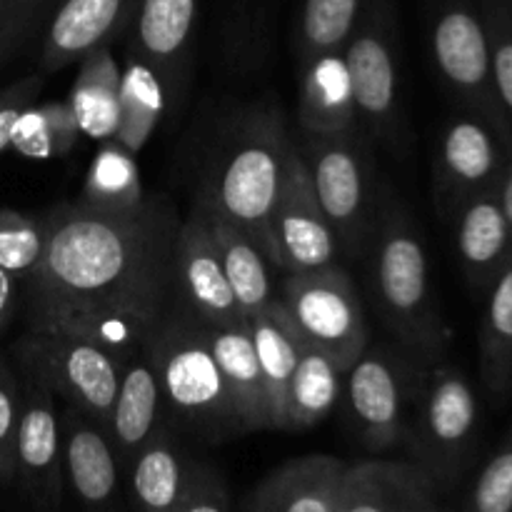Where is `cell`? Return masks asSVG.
I'll return each mask as SVG.
<instances>
[{
    "instance_id": "cell-16",
    "label": "cell",
    "mask_w": 512,
    "mask_h": 512,
    "mask_svg": "<svg viewBox=\"0 0 512 512\" xmlns=\"http://www.w3.org/2000/svg\"><path fill=\"white\" fill-rule=\"evenodd\" d=\"M58 410L65 495L80 508H113L123 493V463L108 428L70 403Z\"/></svg>"
},
{
    "instance_id": "cell-38",
    "label": "cell",
    "mask_w": 512,
    "mask_h": 512,
    "mask_svg": "<svg viewBox=\"0 0 512 512\" xmlns=\"http://www.w3.org/2000/svg\"><path fill=\"white\" fill-rule=\"evenodd\" d=\"M20 405H23V383L0 353V485H13L15 480V438H18Z\"/></svg>"
},
{
    "instance_id": "cell-7",
    "label": "cell",
    "mask_w": 512,
    "mask_h": 512,
    "mask_svg": "<svg viewBox=\"0 0 512 512\" xmlns=\"http://www.w3.org/2000/svg\"><path fill=\"white\" fill-rule=\"evenodd\" d=\"M430 365L408 350L375 345L345 370L343 403L350 430L370 453L405 448L410 415Z\"/></svg>"
},
{
    "instance_id": "cell-24",
    "label": "cell",
    "mask_w": 512,
    "mask_h": 512,
    "mask_svg": "<svg viewBox=\"0 0 512 512\" xmlns=\"http://www.w3.org/2000/svg\"><path fill=\"white\" fill-rule=\"evenodd\" d=\"M205 335L243 435L268 430L263 375L248 318L225 325H205Z\"/></svg>"
},
{
    "instance_id": "cell-42",
    "label": "cell",
    "mask_w": 512,
    "mask_h": 512,
    "mask_svg": "<svg viewBox=\"0 0 512 512\" xmlns=\"http://www.w3.org/2000/svg\"><path fill=\"white\" fill-rule=\"evenodd\" d=\"M40 28V23L28 18H20V15L0 13V65L10 58V55L18 53L30 38H33L35 30Z\"/></svg>"
},
{
    "instance_id": "cell-10",
    "label": "cell",
    "mask_w": 512,
    "mask_h": 512,
    "mask_svg": "<svg viewBox=\"0 0 512 512\" xmlns=\"http://www.w3.org/2000/svg\"><path fill=\"white\" fill-rule=\"evenodd\" d=\"M13 355L18 370L40 378L55 398L108 428L123 370V360L113 350L78 335L28 330L15 343Z\"/></svg>"
},
{
    "instance_id": "cell-18",
    "label": "cell",
    "mask_w": 512,
    "mask_h": 512,
    "mask_svg": "<svg viewBox=\"0 0 512 512\" xmlns=\"http://www.w3.org/2000/svg\"><path fill=\"white\" fill-rule=\"evenodd\" d=\"M198 0H140L135 13V50L158 70L168 108L183 103L193 73Z\"/></svg>"
},
{
    "instance_id": "cell-34",
    "label": "cell",
    "mask_w": 512,
    "mask_h": 512,
    "mask_svg": "<svg viewBox=\"0 0 512 512\" xmlns=\"http://www.w3.org/2000/svg\"><path fill=\"white\" fill-rule=\"evenodd\" d=\"M363 0H303L295 20V58L308 63L315 55L343 48Z\"/></svg>"
},
{
    "instance_id": "cell-1",
    "label": "cell",
    "mask_w": 512,
    "mask_h": 512,
    "mask_svg": "<svg viewBox=\"0 0 512 512\" xmlns=\"http://www.w3.org/2000/svg\"><path fill=\"white\" fill-rule=\"evenodd\" d=\"M43 218L45 253L20 280L28 330L88 338L125 363L178 303L173 260L183 218L163 195L125 213L73 200Z\"/></svg>"
},
{
    "instance_id": "cell-37",
    "label": "cell",
    "mask_w": 512,
    "mask_h": 512,
    "mask_svg": "<svg viewBox=\"0 0 512 512\" xmlns=\"http://www.w3.org/2000/svg\"><path fill=\"white\" fill-rule=\"evenodd\" d=\"M463 508L473 512H512V423L493 458L470 485Z\"/></svg>"
},
{
    "instance_id": "cell-25",
    "label": "cell",
    "mask_w": 512,
    "mask_h": 512,
    "mask_svg": "<svg viewBox=\"0 0 512 512\" xmlns=\"http://www.w3.org/2000/svg\"><path fill=\"white\" fill-rule=\"evenodd\" d=\"M345 370L343 360L305 343L285 390L278 433H305L323 423L343 398Z\"/></svg>"
},
{
    "instance_id": "cell-31",
    "label": "cell",
    "mask_w": 512,
    "mask_h": 512,
    "mask_svg": "<svg viewBox=\"0 0 512 512\" xmlns=\"http://www.w3.org/2000/svg\"><path fill=\"white\" fill-rule=\"evenodd\" d=\"M78 75L70 85L68 103L78 118L80 133L93 140H108L118 128L120 65L110 45H100L78 60Z\"/></svg>"
},
{
    "instance_id": "cell-17",
    "label": "cell",
    "mask_w": 512,
    "mask_h": 512,
    "mask_svg": "<svg viewBox=\"0 0 512 512\" xmlns=\"http://www.w3.org/2000/svg\"><path fill=\"white\" fill-rule=\"evenodd\" d=\"M443 493L413 458H365L345 465L340 512H438Z\"/></svg>"
},
{
    "instance_id": "cell-36",
    "label": "cell",
    "mask_w": 512,
    "mask_h": 512,
    "mask_svg": "<svg viewBox=\"0 0 512 512\" xmlns=\"http://www.w3.org/2000/svg\"><path fill=\"white\" fill-rule=\"evenodd\" d=\"M480 5L488 25L493 88L512 130V0H480Z\"/></svg>"
},
{
    "instance_id": "cell-4",
    "label": "cell",
    "mask_w": 512,
    "mask_h": 512,
    "mask_svg": "<svg viewBox=\"0 0 512 512\" xmlns=\"http://www.w3.org/2000/svg\"><path fill=\"white\" fill-rule=\"evenodd\" d=\"M163 390L165 413L208 443L243 435L210 350L205 325L180 308L170 310L145 345Z\"/></svg>"
},
{
    "instance_id": "cell-44",
    "label": "cell",
    "mask_w": 512,
    "mask_h": 512,
    "mask_svg": "<svg viewBox=\"0 0 512 512\" xmlns=\"http://www.w3.org/2000/svg\"><path fill=\"white\" fill-rule=\"evenodd\" d=\"M58 0H0V13L20 15V18L35 20V23H43L45 13L50 8H55Z\"/></svg>"
},
{
    "instance_id": "cell-13",
    "label": "cell",
    "mask_w": 512,
    "mask_h": 512,
    "mask_svg": "<svg viewBox=\"0 0 512 512\" xmlns=\"http://www.w3.org/2000/svg\"><path fill=\"white\" fill-rule=\"evenodd\" d=\"M510 155L483 118L468 110L455 113L440 133L433 165V200L440 218L450 223L470 198L498 185Z\"/></svg>"
},
{
    "instance_id": "cell-12",
    "label": "cell",
    "mask_w": 512,
    "mask_h": 512,
    "mask_svg": "<svg viewBox=\"0 0 512 512\" xmlns=\"http://www.w3.org/2000/svg\"><path fill=\"white\" fill-rule=\"evenodd\" d=\"M270 243L273 265L283 273H308L340 263L343 258L338 235L320 208L295 140L285 160L283 183L270 215Z\"/></svg>"
},
{
    "instance_id": "cell-35",
    "label": "cell",
    "mask_w": 512,
    "mask_h": 512,
    "mask_svg": "<svg viewBox=\"0 0 512 512\" xmlns=\"http://www.w3.org/2000/svg\"><path fill=\"white\" fill-rule=\"evenodd\" d=\"M48 243L43 215H23L18 210L0 208V270L28 278L38 268Z\"/></svg>"
},
{
    "instance_id": "cell-8",
    "label": "cell",
    "mask_w": 512,
    "mask_h": 512,
    "mask_svg": "<svg viewBox=\"0 0 512 512\" xmlns=\"http://www.w3.org/2000/svg\"><path fill=\"white\" fill-rule=\"evenodd\" d=\"M428 43L440 83L460 110L483 118L512 153V130L490 73V43L480 0H425Z\"/></svg>"
},
{
    "instance_id": "cell-41",
    "label": "cell",
    "mask_w": 512,
    "mask_h": 512,
    "mask_svg": "<svg viewBox=\"0 0 512 512\" xmlns=\"http://www.w3.org/2000/svg\"><path fill=\"white\" fill-rule=\"evenodd\" d=\"M270 8H273V0H238V8L233 13V25L228 30V43L233 55L238 53L240 43L248 45V50L253 48V43H258L260 18Z\"/></svg>"
},
{
    "instance_id": "cell-39",
    "label": "cell",
    "mask_w": 512,
    "mask_h": 512,
    "mask_svg": "<svg viewBox=\"0 0 512 512\" xmlns=\"http://www.w3.org/2000/svg\"><path fill=\"white\" fill-rule=\"evenodd\" d=\"M233 508L223 473L203 460H190L175 512H228Z\"/></svg>"
},
{
    "instance_id": "cell-20",
    "label": "cell",
    "mask_w": 512,
    "mask_h": 512,
    "mask_svg": "<svg viewBox=\"0 0 512 512\" xmlns=\"http://www.w3.org/2000/svg\"><path fill=\"white\" fill-rule=\"evenodd\" d=\"M345 465L328 453L285 460L245 493L240 508L248 512H340Z\"/></svg>"
},
{
    "instance_id": "cell-45",
    "label": "cell",
    "mask_w": 512,
    "mask_h": 512,
    "mask_svg": "<svg viewBox=\"0 0 512 512\" xmlns=\"http://www.w3.org/2000/svg\"><path fill=\"white\" fill-rule=\"evenodd\" d=\"M498 193H500V203H503V210H505V218H508L510 230H512V155L508 165H505L503 175H500Z\"/></svg>"
},
{
    "instance_id": "cell-11",
    "label": "cell",
    "mask_w": 512,
    "mask_h": 512,
    "mask_svg": "<svg viewBox=\"0 0 512 512\" xmlns=\"http://www.w3.org/2000/svg\"><path fill=\"white\" fill-rule=\"evenodd\" d=\"M305 343L353 363L368 348L363 300L340 263L308 273H285L278 293Z\"/></svg>"
},
{
    "instance_id": "cell-6",
    "label": "cell",
    "mask_w": 512,
    "mask_h": 512,
    "mask_svg": "<svg viewBox=\"0 0 512 512\" xmlns=\"http://www.w3.org/2000/svg\"><path fill=\"white\" fill-rule=\"evenodd\" d=\"M355 93L360 130L388 148H408V125L400 93L398 0H363L343 43Z\"/></svg>"
},
{
    "instance_id": "cell-2",
    "label": "cell",
    "mask_w": 512,
    "mask_h": 512,
    "mask_svg": "<svg viewBox=\"0 0 512 512\" xmlns=\"http://www.w3.org/2000/svg\"><path fill=\"white\" fill-rule=\"evenodd\" d=\"M293 148L285 113L273 100L238 110L205 160L195 208L253 235L273 263L270 215Z\"/></svg>"
},
{
    "instance_id": "cell-30",
    "label": "cell",
    "mask_w": 512,
    "mask_h": 512,
    "mask_svg": "<svg viewBox=\"0 0 512 512\" xmlns=\"http://www.w3.org/2000/svg\"><path fill=\"white\" fill-rule=\"evenodd\" d=\"M165 110H168V93L158 70L138 50H133L125 60V68H120L118 128L113 140L138 155L153 138Z\"/></svg>"
},
{
    "instance_id": "cell-23",
    "label": "cell",
    "mask_w": 512,
    "mask_h": 512,
    "mask_svg": "<svg viewBox=\"0 0 512 512\" xmlns=\"http://www.w3.org/2000/svg\"><path fill=\"white\" fill-rule=\"evenodd\" d=\"M165 415L168 413H165L163 390H160L153 360L145 348L135 350L120 370L118 395H115L108 420V433L123 468H128V463L148 443L150 435L165 423Z\"/></svg>"
},
{
    "instance_id": "cell-29",
    "label": "cell",
    "mask_w": 512,
    "mask_h": 512,
    "mask_svg": "<svg viewBox=\"0 0 512 512\" xmlns=\"http://www.w3.org/2000/svg\"><path fill=\"white\" fill-rule=\"evenodd\" d=\"M478 343L480 380L500 410L512 400V258L485 293Z\"/></svg>"
},
{
    "instance_id": "cell-21",
    "label": "cell",
    "mask_w": 512,
    "mask_h": 512,
    "mask_svg": "<svg viewBox=\"0 0 512 512\" xmlns=\"http://www.w3.org/2000/svg\"><path fill=\"white\" fill-rule=\"evenodd\" d=\"M498 185L470 198L450 220L460 268L470 288L480 295L488 293L512 258V230L500 203Z\"/></svg>"
},
{
    "instance_id": "cell-9",
    "label": "cell",
    "mask_w": 512,
    "mask_h": 512,
    "mask_svg": "<svg viewBox=\"0 0 512 512\" xmlns=\"http://www.w3.org/2000/svg\"><path fill=\"white\" fill-rule=\"evenodd\" d=\"M295 148L303 155L318 203L338 235L343 255L360 258L368 253L373 233L375 178L370 173L363 135L298 133Z\"/></svg>"
},
{
    "instance_id": "cell-3",
    "label": "cell",
    "mask_w": 512,
    "mask_h": 512,
    "mask_svg": "<svg viewBox=\"0 0 512 512\" xmlns=\"http://www.w3.org/2000/svg\"><path fill=\"white\" fill-rule=\"evenodd\" d=\"M373 290L383 323L400 348L435 365L453 345V328L445 320L433 283L423 238L410 210L388 183L375 185Z\"/></svg>"
},
{
    "instance_id": "cell-5",
    "label": "cell",
    "mask_w": 512,
    "mask_h": 512,
    "mask_svg": "<svg viewBox=\"0 0 512 512\" xmlns=\"http://www.w3.org/2000/svg\"><path fill=\"white\" fill-rule=\"evenodd\" d=\"M480 405L465 373L445 360L430 365L415 398L405 450L440 488L453 493L478 458Z\"/></svg>"
},
{
    "instance_id": "cell-40",
    "label": "cell",
    "mask_w": 512,
    "mask_h": 512,
    "mask_svg": "<svg viewBox=\"0 0 512 512\" xmlns=\"http://www.w3.org/2000/svg\"><path fill=\"white\" fill-rule=\"evenodd\" d=\"M40 88H43V75H28V78L15 80L8 88L0 90V155L10 150L15 125H18L25 108L35 103Z\"/></svg>"
},
{
    "instance_id": "cell-32",
    "label": "cell",
    "mask_w": 512,
    "mask_h": 512,
    "mask_svg": "<svg viewBox=\"0 0 512 512\" xmlns=\"http://www.w3.org/2000/svg\"><path fill=\"white\" fill-rule=\"evenodd\" d=\"M138 155L125 150L118 140H100L88 170L78 203L100 213H125L145 203L148 193L143 188L138 168Z\"/></svg>"
},
{
    "instance_id": "cell-19",
    "label": "cell",
    "mask_w": 512,
    "mask_h": 512,
    "mask_svg": "<svg viewBox=\"0 0 512 512\" xmlns=\"http://www.w3.org/2000/svg\"><path fill=\"white\" fill-rule=\"evenodd\" d=\"M140 0H58L40 43V73H58L133 25Z\"/></svg>"
},
{
    "instance_id": "cell-43",
    "label": "cell",
    "mask_w": 512,
    "mask_h": 512,
    "mask_svg": "<svg viewBox=\"0 0 512 512\" xmlns=\"http://www.w3.org/2000/svg\"><path fill=\"white\" fill-rule=\"evenodd\" d=\"M20 300V280L15 275L0 270V333L8 328V323L13 320L15 310H18Z\"/></svg>"
},
{
    "instance_id": "cell-33",
    "label": "cell",
    "mask_w": 512,
    "mask_h": 512,
    "mask_svg": "<svg viewBox=\"0 0 512 512\" xmlns=\"http://www.w3.org/2000/svg\"><path fill=\"white\" fill-rule=\"evenodd\" d=\"M80 135L78 118L68 100L30 103L15 125L10 150L35 160L65 158L78 145Z\"/></svg>"
},
{
    "instance_id": "cell-26",
    "label": "cell",
    "mask_w": 512,
    "mask_h": 512,
    "mask_svg": "<svg viewBox=\"0 0 512 512\" xmlns=\"http://www.w3.org/2000/svg\"><path fill=\"white\" fill-rule=\"evenodd\" d=\"M190 460L193 455L180 445L168 423L160 425L125 468L130 505L150 512H175Z\"/></svg>"
},
{
    "instance_id": "cell-27",
    "label": "cell",
    "mask_w": 512,
    "mask_h": 512,
    "mask_svg": "<svg viewBox=\"0 0 512 512\" xmlns=\"http://www.w3.org/2000/svg\"><path fill=\"white\" fill-rule=\"evenodd\" d=\"M250 333H253L255 353H258L260 375H263L265 390V413H268V430H280L283 418L285 390H288L293 370L303 353L305 340L295 330L283 300L275 298L263 313L248 318Z\"/></svg>"
},
{
    "instance_id": "cell-28",
    "label": "cell",
    "mask_w": 512,
    "mask_h": 512,
    "mask_svg": "<svg viewBox=\"0 0 512 512\" xmlns=\"http://www.w3.org/2000/svg\"><path fill=\"white\" fill-rule=\"evenodd\" d=\"M203 215L208 218L210 235H213L215 248H218L220 263H223V270L228 275V283L233 288L243 315L253 318V315L263 313L278 298L273 288V278H270V265L273 263L263 253V248L255 243L253 235L245 233L243 228H238L230 220L213 218L208 213Z\"/></svg>"
},
{
    "instance_id": "cell-22",
    "label": "cell",
    "mask_w": 512,
    "mask_h": 512,
    "mask_svg": "<svg viewBox=\"0 0 512 512\" xmlns=\"http://www.w3.org/2000/svg\"><path fill=\"white\" fill-rule=\"evenodd\" d=\"M298 133L348 135L360 133L353 83L343 48L315 55L300 65Z\"/></svg>"
},
{
    "instance_id": "cell-15",
    "label": "cell",
    "mask_w": 512,
    "mask_h": 512,
    "mask_svg": "<svg viewBox=\"0 0 512 512\" xmlns=\"http://www.w3.org/2000/svg\"><path fill=\"white\" fill-rule=\"evenodd\" d=\"M173 278L178 305L200 323L225 325L245 318L220 263L208 218L198 208H193L188 218L180 220L178 238H175Z\"/></svg>"
},
{
    "instance_id": "cell-14",
    "label": "cell",
    "mask_w": 512,
    "mask_h": 512,
    "mask_svg": "<svg viewBox=\"0 0 512 512\" xmlns=\"http://www.w3.org/2000/svg\"><path fill=\"white\" fill-rule=\"evenodd\" d=\"M23 405L15 438V480L20 498L35 510L53 512L63 505V440L55 393L35 375L20 370Z\"/></svg>"
}]
</instances>
